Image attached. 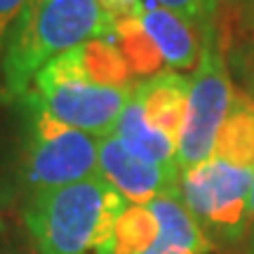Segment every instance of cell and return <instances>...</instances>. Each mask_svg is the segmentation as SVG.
<instances>
[{"label": "cell", "instance_id": "obj_1", "mask_svg": "<svg viewBox=\"0 0 254 254\" xmlns=\"http://www.w3.org/2000/svg\"><path fill=\"white\" fill-rule=\"evenodd\" d=\"M125 207L127 200L97 174L26 198L21 217L38 254H116Z\"/></svg>", "mask_w": 254, "mask_h": 254}, {"label": "cell", "instance_id": "obj_2", "mask_svg": "<svg viewBox=\"0 0 254 254\" xmlns=\"http://www.w3.org/2000/svg\"><path fill=\"white\" fill-rule=\"evenodd\" d=\"M97 38L116 40V26L99 0H28L2 59L5 97L19 101L43 66Z\"/></svg>", "mask_w": 254, "mask_h": 254}, {"label": "cell", "instance_id": "obj_3", "mask_svg": "<svg viewBox=\"0 0 254 254\" xmlns=\"http://www.w3.org/2000/svg\"><path fill=\"white\" fill-rule=\"evenodd\" d=\"M134 87H113L92 80L82 66L78 47L43 66L19 104L24 111L43 113L68 127L111 136Z\"/></svg>", "mask_w": 254, "mask_h": 254}, {"label": "cell", "instance_id": "obj_4", "mask_svg": "<svg viewBox=\"0 0 254 254\" xmlns=\"http://www.w3.org/2000/svg\"><path fill=\"white\" fill-rule=\"evenodd\" d=\"M254 167L212 153L182 172L179 190L193 219L214 245H238L250 231Z\"/></svg>", "mask_w": 254, "mask_h": 254}, {"label": "cell", "instance_id": "obj_5", "mask_svg": "<svg viewBox=\"0 0 254 254\" xmlns=\"http://www.w3.org/2000/svg\"><path fill=\"white\" fill-rule=\"evenodd\" d=\"M233 94L236 90L231 85L224 52V31L221 24L214 21L202 28V52L195 73L190 75L186 116L177 139V165L182 172L205 163L214 153Z\"/></svg>", "mask_w": 254, "mask_h": 254}, {"label": "cell", "instance_id": "obj_6", "mask_svg": "<svg viewBox=\"0 0 254 254\" xmlns=\"http://www.w3.org/2000/svg\"><path fill=\"white\" fill-rule=\"evenodd\" d=\"M26 134L19 160V182L26 198L43 190L97 177L99 172V136L24 111Z\"/></svg>", "mask_w": 254, "mask_h": 254}, {"label": "cell", "instance_id": "obj_7", "mask_svg": "<svg viewBox=\"0 0 254 254\" xmlns=\"http://www.w3.org/2000/svg\"><path fill=\"white\" fill-rule=\"evenodd\" d=\"M127 202L146 205L153 198L179 189L182 170L177 165H155L136 158L116 136L99 139V172Z\"/></svg>", "mask_w": 254, "mask_h": 254}, {"label": "cell", "instance_id": "obj_8", "mask_svg": "<svg viewBox=\"0 0 254 254\" xmlns=\"http://www.w3.org/2000/svg\"><path fill=\"white\" fill-rule=\"evenodd\" d=\"M139 21L170 71L184 73L198 66L202 52V31L190 19L160 5L158 0H141Z\"/></svg>", "mask_w": 254, "mask_h": 254}, {"label": "cell", "instance_id": "obj_9", "mask_svg": "<svg viewBox=\"0 0 254 254\" xmlns=\"http://www.w3.org/2000/svg\"><path fill=\"white\" fill-rule=\"evenodd\" d=\"M158 221V236L144 254H214V243L193 219L182 190H170L146 202Z\"/></svg>", "mask_w": 254, "mask_h": 254}, {"label": "cell", "instance_id": "obj_10", "mask_svg": "<svg viewBox=\"0 0 254 254\" xmlns=\"http://www.w3.org/2000/svg\"><path fill=\"white\" fill-rule=\"evenodd\" d=\"M190 92V75L179 71H165L155 73L146 80L134 85V99L141 104L146 120L172 136L174 141L179 139L186 116V104H189Z\"/></svg>", "mask_w": 254, "mask_h": 254}, {"label": "cell", "instance_id": "obj_11", "mask_svg": "<svg viewBox=\"0 0 254 254\" xmlns=\"http://www.w3.org/2000/svg\"><path fill=\"white\" fill-rule=\"evenodd\" d=\"M113 136L129 153H134L141 160L155 165H177V141L165 132L155 129L146 120L141 104L134 99V92H132V99L125 106V111L120 113Z\"/></svg>", "mask_w": 254, "mask_h": 254}, {"label": "cell", "instance_id": "obj_12", "mask_svg": "<svg viewBox=\"0 0 254 254\" xmlns=\"http://www.w3.org/2000/svg\"><path fill=\"white\" fill-rule=\"evenodd\" d=\"M214 153L254 167V97L247 92L233 94Z\"/></svg>", "mask_w": 254, "mask_h": 254}, {"label": "cell", "instance_id": "obj_13", "mask_svg": "<svg viewBox=\"0 0 254 254\" xmlns=\"http://www.w3.org/2000/svg\"><path fill=\"white\" fill-rule=\"evenodd\" d=\"M116 45L136 82L165 71L163 57L158 52V47L153 45V40L146 36L139 17L116 24Z\"/></svg>", "mask_w": 254, "mask_h": 254}, {"label": "cell", "instance_id": "obj_14", "mask_svg": "<svg viewBox=\"0 0 254 254\" xmlns=\"http://www.w3.org/2000/svg\"><path fill=\"white\" fill-rule=\"evenodd\" d=\"M158 236V221L148 205L127 202L116 224V254H144Z\"/></svg>", "mask_w": 254, "mask_h": 254}, {"label": "cell", "instance_id": "obj_15", "mask_svg": "<svg viewBox=\"0 0 254 254\" xmlns=\"http://www.w3.org/2000/svg\"><path fill=\"white\" fill-rule=\"evenodd\" d=\"M158 2L190 19L200 31L214 24L219 17V0H158Z\"/></svg>", "mask_w": 254, "mask_h": 254}, {"label": "cell", "instance_id": "obj_16", "mask_svg": "<svg viewBox=\"0 0 254 254\" xmlns=\"http://www.w3.org/2000/svg\"><path fill=\"white\" fill-rule=\"evenodd\" d=\"M26 2L28 0H0V71H2V59H5L9 33L17 24L21 9L26 7Z\"/></svg>", "mask_w": 254, "mask_h": 254}, {"label": "cell", "instance_id": "obj_17", "mask_svg": "<svg viewBox=\"0 0 254 254\" xmlns=\"http://www.w3.org/2000/svg\"><path fill=\"white\" fill-rule=\"evenodd\" d=\"M99 2L111 17L113 26L120 24V21L139 17V7H141V0H99Z\"/></svg>", "mask_w": 254, "mask_h": 254}, {"label": "cell", "instance_id": "obj_18", "mask_svg": "<svg viewBox=\"0 0 254 254\" xmlns=\"http://www.w3.org/2000/svg\"><path fill=\"white\" fill-rule=\"evenodd\" d=\"M221 2L226 7H231L233 12H243L245 17L254 19V0H219V7H221Z\"/></svg>", "mask_w": 254, "mask_h": 254}, {"label": "cell", "instance_id": "obj_19", "mask_svg": "<svg viewBox=\"0 0 254 254\" xmlns=\"http://www.w3.org/2000/svg\"><path fill=\"white\" fill-rule=\"evenodd\" d=\"M254 233V184H252V198H250V231H247V236H252Z\"/></svg>", "mask_w": 254, "mask_h": 254}, {"label": "cell", "instance_id": "obj_20", "mask_svg": "<svg viewBox=\"0 0 254 254\" xmlns=\"http://www.w3.org/2000/svg\"><path fill=\"white\" fill-rule=\"evenodd\" d=\"M245 62H247V68H250V80L254 82V47L250 50V52H247V59H245Z\"/></svg>", "mask_w": 254, "mask_h": 254}, {"label": "cell", "instance_id": "obj_21", "mask_svg": "<svg viewBox=\"0 0 254 254\" xmlns=\"http://www.w3.org/2000/svg\"><path fill=\"white\" fill-rule=\"evenodd\" d=\"M247 243H250V254H254V236H250V240H247Z\"/></svg>", "mask_w": 254, "mask_h": 254}]
</instances>
